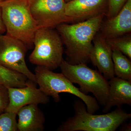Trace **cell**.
Here are the masks:
<instances>
[{"label":"cell","mask_w":131,"mask_h":131,"mask_svg":"<svg viewBox=\"0 0 131 131\" xmlns=\"http://www.w3.org/2000/svg\"><path fill=\"white\" fill-rule=\"evenodd\" d=\"M115 76L131 81V59L118 50H112Z\"/></svg>","instance_id":"9a60e30c"},{"label":"cell","mask_w":131,"mask_h":131,"mask_svg":"<svg viewBox=\"0 0 131 131\" xmlns=\"http://www.w3.org/2000/svg\"><path fill=\"white\" fill-rule=\"evenodd\" d=\"M36 83L28 80L24 88H8L9 102L5 112L17 114L19 109L30 104H46L50 101L47 96L36 86Z\"/></svg>","instance_id":"9c48e42d"},{"label":"cell","mask_w":131,"mask_h":131,"mask_svg":"<svg viewBox=\"0 0 131 131\" xmlns=\"http://www.w3.org/2000/svg\"><path fill=\"white\" fill-rule=\"evenodd\" d=\"M6 32V29L3 21L1 9L0 7V35H2Z\"/></svg>","instance_id":"44dd1931"},{"label":"cell","mask_w":131,"mask_h":131,"mask_svg":"<svg viewBox=\"0 0 131 131\" xmlns=\"http://www.w3.org/2000/svg\"><path fill=\"white\" fill-rule=\"evenodd\" d=\"M0 7L6 34L21 41L28 49L32 48L38 28L28 0H5L0 2Z\"/></svg>","instance_id":"3957f363"},{"label":"cell","mask_w":131,"mask_h":131,"mask_svg":"<svg viewBox=\"0 0 131 131\" xmlns=\"http://www.w3.org/2000/svg\"><path fill=\"white\" fill-rule=\"evenodd\" d=\"M108 9L106 17V19L112 18L116 16L122 9L127 0H108Z\"/></svg>","instance_id":"d6986e66"},{"label":"cell","mask_w":131,"mask_h":131,"mask_svg":"<svg viewBox=\"0 0 131 131\" xmlns=\"http://www.w3.org/2000/svg\"><path fill=\"white\" fill-rule=\"evenodd\" d=\"M71 1H73V0H65V2L66 3H67Z\"/></svg>","instance_id":"603a6c76"},{"label":"cell","mask_w":131,"mask_h":131,"mask_svg":"<svg viewBox=\"0 0 131 131\" xmlns=\"http://www.w3.org/2000/svg\"><path fill=\"white\" fill-rule=\"evenodd\" d=\"M34 72L39 88L47 96H51L55 102L61 100L59 94L68 93L77 96L83 101L88 112L94 114L100 109L99 103L95 97L81 92L63 73H55L40 66H37Z\"/></svg>","instance_id":"277c9868"},{"label":"cell","mask_w":131,"mask_h":131,"mask_svg":"<svg viewBox=\"0 0 131 131\" xmlns=\"http://www.w3.org/2000/svg\"><path fill=\"white\" fill-rule=\"evenodd\" d=\"M59 68L61 73L73 83L79 85L81 92L87 95L91 93L101 105H106L109 95V83L99 71L92 69L86 64L74 65L64 59Z\"/></svg>","instance_id":"5b68a950"},{"label":"cell","mask_w":131,"mask_h":131,"mask_svg":"<svg viewBox=\"0 0 131 131\" xmlns=\"http://www.w3.org/2000/svg\"><path fill=\"white\" fill-rule=\"evenodd\" d=\"M5 1V0H0V2H2L3 1Z\"/></svg>","instance_id":"cb8c5ba5"},{"label":"cell","mask_w":131,"mask_h":131,"mask_svg":"<svg viewBox=\"0 0 131 131\" xmlns=\"http://www.w3.org/2000/svg\"><path fill=\"white\" fill-rule=\"evenodd\" d=\"M16 115L8 112L0 114V131H18Z\"/></svg>","instance_id":"ac0fdd59"},{"label":"cell","mask_w":131,"mask_h":131,"mask_svg":"<svg viewBox=\"0 0 131 131\" xmlns=\"http://www.w3.org/2000/svg\"><path fill=\"white\" fill-rule=\"evenodd\" d=\"M28 79L23 74L0 64V84L8 88H24Z\"/></svg>","instance_id":"2e32d148"},{"label":"cell","mask_w":131,"mask_h":131,"mask_svg":"<svg viewBox=\"0 0 131 131\" xmlns=\"http://www.w3.org/2000/svg\"><path fill=\"white\" fill-rule=\"evenodd\" d=\"M17 115L18 131H43L45 129V115L37 104L20 108Z\"/></svg>","instance_id":"5bb4252c"},{"label":"cell","mask_w":131,"mask_h":131,"mask_svg":"<svg viewBox=\"0 0 131 131\" xmlns=\"http://www.w3.org/2000/svg\"><path fill=\"white\" fill-rule=\"evenodd\" d=\"M108 9V0H73L66 3L65 14L75 24L101 15L106 16Z\"/></svg>","instance_id":"30bf717a"},{"label":"cell","mask_w":131,"mask_h":131,"mask_svg":"<svg viewBox=\"0 0 131 131\" xmlns=\"http://www.w3.org/2000/svg\"><path fill=\"white\" fill-rule=\"evenodd\" d=\"M108 83L109 95L103 112H108L114 106L120 107L124 104L131 106V81L114 77Z\"/></svg>","instance_id":"4fadbf2b"},{"label":"cell","mask_w":131,"mask_h":131,"mask_svg":"<svg viewBox=\"0 0 131 131\" xmlns=\"http://www.w3.org/2000/svg\"><path fill=\"white\" fill-rule=\"evenodd\" d=\"M75 115L69 117L58 127V131H115L131 118V114L121 108L105 114L95 115L87 111L81 100L73 104Z\"/></svg>","instance_id":"7a4b0ae2"},{"label":"cell","mask_w":131,"mask_h":131,"mask_svg":"<svg viewBox=\"0 0 131 131\" xmlns=\"http://www.w3.org/2000/svg\"><path fill=\"white\" fill-rule=\"evenodd\" d=\"M131 124H128L126 125H124L122 126L120 130L121 131H131Z\"/></svg>","instance_id":"7402d4cb"},{"label":"cell","mask_w":131,"mask_h":131,"mask_svg":"<svg viewBox=\"0 0 131 131\" xmlns=\"http://www.w3.org/2000/svg\"><path fill=\"white\" fill-rule=\"evenodd\" d=\"M38 28H55L62 23H71L66 15L65 0H28Z\"/></svg>","instance_id":"ba28073f"},{"label":"cell","mask_w":131,"mask_h":131,"mask_svg":"<svg viewBox=\"0 0 131 131\" xmlns=\"http://www.w3.org/2000/svg\"><path fill=\"white\" fill-rule=\"evenodd\" d=\"M99 31L106 39L131 33V0H127L118 14L112 18L103 19Z\"/></svg>","instance_id":"7c38bea8"},{"label":"cell","mask_w":131,"mask_h":131,"mask_svg":"<svg viewBox=\"0 0 131 131\" xmlns=\"http://www.w3.org/2000/svg\"><path fill=\"white\" fill-rule=\"evenodd\" d=\"M105 16V15H101L70 25L62 23L56 27L66 48L65 52L69 63L74 65L90 62L93 40L100 30Z\"/></svg>","instance_id":"6da1fadb"},{"label":"cell","mask_w":131,"mask_h":131,"mask_svg":"<svg viewBox=\"0 0 131 131\" xmlns=\"http://www.w3.org/2000/svg\"><path fill=\"white\" fill-rule=\"evenodd\" d=\"M9 102V94L8 88L0 84V114L6 111Z\"/></svg>","instance_id":"ffe728a7"},{"label":"cell","mask_w":131,"mask_h":131,"mask_svg":"<svg viewBox=\"0 0 131 131\" xmlns=\"http://www.w3.org/2000/svg\"><path fill=\"white\" fill-rule=\"evenodd\" d=\"M93 47L90 59L94 66L107 80H110L115 77L112 59V50L106 39L100 31L95 36Z\"/></svg>","instance_id":"8fae6325"},{"label":"cell","mask_w":131,"mask_h":131,"mask_svg":"<svg viewBox=\"0 0 131 131\" xmlns=\"http://www.w3.org/2000/svg\"><path fill=\"white\" fill-rule=\"evenodd\" d=\"M106 41L112 50H118L131 59V33L106 39Z\"/></svg>","instance_id":"e0dca14e"},{"label":"cell","mask_w":131,"mask_h":131,"mask_svg":"<svg viewBox=\"0 0 131 131\" xmlns=\"http://www.w3.org/2000/svg\"><path fill=\"white\" fill-rule=\"evenodd\" d=\"M34 49L29 57L31 63L53 70L59 67L63 60V43L57 30L38 28L34 39Z\"/></svg>","instance_id":"8992f818"},{"label":"cell","mask_w":131,"mask_h":131,"mask_svg":"<svg viewBox=\"0 0 131 131\" xmlns=\"http://www.w3.org/2000/svg\"><path fill=\"white\" fill-rule=\"evenodd\" d=\"M27 50L25 45L18 39L7 34L0 35V64L23 74L37 84L35 74L26 64Z\"/></svg>","instance_id":"52a82bcc"}]
</instances>
